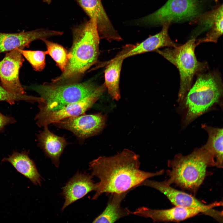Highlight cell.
Segmentation results:
<instances>
[{
  "instance_id": "6da1fadb",
  "label": "cell",
  "mask_w": 223,
  "mask_h": 223,
  "mask_svg": "<svg viewBox=\"0 0 223 223\" xmlns=\"http://www.w3.org/2000/svg\"><path fill=\"white\" fill-rule=\"evenodd\" d=\"M140 164L139 156L128 149L113 156H99L90 162L91 174L99 179L92 199H97L104 193L130 191L146 179L164 173V169L155 172L141 170Z\"/></svg>"
},
{
  "instance_id": "7a4b0ae2",
  "label": "cell",
  "mask_w": 223,
  "mask_h": 223,
  "mask_svg": "<svg viewBox=\"0 0 223 223\" xmlns=\"http://www.w3.org/2000/svg\"><path fill=\"white\" fill-rule=\"evenodd\" d=\"M72 43L68 52V61L65 70L52 83H72L95 64L99 55L100 38L95 21L85 20L72 29Z\"/></svg>"
},
{
  "instance_id": "3957f363",
  "label": "cell",
  "mask_w": 223,
  "mask_h": 223,
  "mask_svg": "<svg viewBox=\"0 0 223 223\" xmlns=\"http://www.w3.org/2000/svg\"><path fill=\"white\" fill-rule=\"evenodd\" d=\"M167 184L175 185L195 195L207 174L208 168L216 166L213 156L202 147L187 155L177 154L168 161Z\"/></svg>"
},
{
  "instance_id": "277c9868",
  "label": "cell",
  "mask_w": 223,
  "mask_h": 223,
  "mask_svg": "<svg viewBox=\"0 0 223 223\" xmlns=\"http://www.w3.org/2000/svg\"><path fill=\"white\" fill-rule=\"evenodd\" d=\"M196 81L181 103L186 110L185 122L188 124L220 102L223 95V84L217 71L197 75Z\"/></svg>"
},
{
  "instance_id": "5b68a950",
  "label": "cell",
  "mask_w": 223,
  "mask_h": 223,
  "mask_svg": "<svg viewBox=\"0 0 223 223\" xmlns=\"http://www.w3.org/2000/svg\"><path fill=\"white\" fill-rule=\"evenodd\" d=\"M195 38L175 47H168L156 50L158 53L178 69L180 76V86L178 102L181 103L192 86L195 76L206 71V62L198 61L195 54L197 46Z\"/></svg>"
},
{
  "instance_id": "8992f818",
  "label": "cell",
  "mask_w": 223,
  "mask_h": 223,
  "mask_svg": "<svg viewBox=\"0 0 223 223\" xmlns=\"http://www.w3.org/2000/svg\"><path fill=\"white\" fill-rule=\"evenodd\" d=\"M98 86L89 82L57 84L45 83L29 88L37 92L42 101L38 103L39 111H55L80 100L90 94Z\"/></svg>"
},
{
  "instance_id": "52a82bcc",
  "label": "cell",
  "mask_w": 223,
  "mask_h": 223,
  "mask_svg": "<svg viewBox=\"0 0 223 223\" xmlns=\"http://www.w3.org/2000/svg\"><path fill=\"white\" fill-rule=\"evenodd\" d=\"M199 0H168L160 8L142 19L140 22L151 25H159L167 22L179 23L193 20L201 13Z\"/></svg>"
},
{
  "instance_id": "ba28073f",
  "label": "cell",
  "mask_w": 223,
  "mask_h": 223,
  "mask_svg": "<svg viewBox=\"0 0 223 223\" xmlns=\"http://www.w3.org/2000/svg\"><path fill=\"white\" fill-rule=\"evenodd\" d=\"M140 186H147L159 191L164 194L175 206L198 209L202 213L212 217L218 222H223L222 211L213 209L216 207L222 206V201H216L206 204L193 195L172 187L166 183L164 180L158 181L147 179L143 181Z\"/></svg>"
},
{
  "instance_id": "9c48e42d",
  "label": "cell",
  "mask_w": 223,
  "mask_h": 223,
  "mask_svg": "<svg viewBox=\"0 0 223 223\" xmlns=\"http://www.w3.org/2000/svg\"><path fill=\"white\" fill-rule=\"evenodd\" d=\"M106 88L103 84L89 95L55 111H39L35 117L39 127H44L63 119L82 115L100 98Z\"/></svg>"
},
{
  "instance_id": "30bf717a",
  "label": "cell",
  "mask_w": 223,
  "mask_h": 223,
  "mask_svg": "<svg viewBox=\"0 0 223 223\" xmlns=\"http://www.w3.org/2000/svg\"><path fill=\"white\" fill-rule=\"evenodd\" d=\"M107 117L101 113L82 114L66 118L54 124L71 131L79 138L85 139L101 132L106 125Z\"/></svg>"
},
{
  "instance_id": "8fae6325",
  "label": "cell",
  "mask_w": 223,
  "mask_h": 223,
  "mask_svg": "<svg viewBox=\"0 0 223 223\" xmlns=\"http://www.w3.org/2000/svg\"><path fill=\"white\" fill-rule=\"evenodd\" d=\"M24 59L16 48L7 53L0 61V79L2 86L8 92L16 94H26L19 79L20 69Z\"/></svg>"
},
{
  "instance_id": "7c38bea8",
  "label": "cell",
  "mask_w": 223,
  "mask_h": 223,
  "mask_svg": "<svg viewBox=\"0 0 223 223\" xmlns=\"http://www.w3.org/2000/svg\"><path fill=\"white\" fill-rule=\"evenodd\" d=\"M75 0L90 19L95 21L100 39L110 42L122 40L106 13L101 0Z\"/></svg>"
},
{
  "instance_id": "4fadbf2b",
  "label": "cell",
  "mask_w": 223,
  "mask_h": 223,
  "mask_svg": "<svg viewBox=\"0 0 223 223\" xmlns=\"http://www.w3.org/2000/svg\"><path fill=\"white\" fill-rule=\"evenodd\" d=\"M62 32L39 28L17 33H0V53L28 46L32 42L62 35Z\"/></svg>"
},
{
  "instance_id": "5bb4252c",
  "label": "cell",
  "mask_w": 223,
  "mask_h": 223,
  "mask_svg": "<svg viewBox=\"0 0 223 223\" xmlns=\"http://www.w3.org/2000/svg\"><path fill=\"white\" fill-rule=\"evenodd\" d=\"M93 178L91 174L78 172L69 179L62 188L61 194L64 197L65 202L62 211L89 192L96 190L98 183L94 182Z\"/></svg>"
},
{
  "instance_id": "9a60e30c",
  "label": "cell",
  "mask_w": 223,
  "mask_h": 223,
  "mask_svg": "<svg viewBox=\"0 0 223 223\" xmlns=\"http://www.w3.org/2000/svg\"><path fill=\"white\" fill-rule=\"evenodd\" d=\"M202 213L198 209L175 206L164 209H151L146 207H139L130 214L151 219L153 222H179Z\"/></svg>"
},
{
  "instance_id": "2e32d148",
  "label": "cell",
  "mask_w": 223,
  "mask_h": 223,
  "mask_svg": "<svg viewBox=\"0 0 223 223\" xmlns=\"http://www.w3.org/2000/svg\"><path fill=\"white\" fill-rule=\"evenodd\" d=\"M223 5L201 13L195 19L200 32L208 31L205 37L196 40L197 46L202 43H216L223 34Z\"/></svg>"
},
{
  "instance_id": "e0dca14e",
  "label": "cell",
  "mask_w": 223,
  "mask_h": 223,
  "mask_svg": "<svg viewBox=\"0 0 223 223\" xmlns=\"http://www.w3.org/2000/svg\"><path fill=\"white\" fill-rule=\"evenodd\" d=\"M134 45H125L116 56L106 63L104 84L109 95L116 101L119 100L121 97L119 83L122 63L125 59L124 55L133 47Z\"/></svg>"
},
{
  "instance_id": "ac0fdd59",
  "label": "cell",
  "mask_w": 223,
  "mask_h": 223,
  "mask_svg": "<svg viewBox=\"0 0 223 223\" xmlns=\"http://www.w3.org/2000/svg\"><path fill=\"white\" fill-rule=\"evenodd\" d=\"M171 24L169 21L164 23L160 32L134 45L133 47L125 55V59L144 53L155 51L162 47H175L179 46L180 44L173 41L169 35L168 31Z\"/></svg>"
},
{
  "instance_id": "d6986e66",
  "label": "cell",
  "mask_w": 223,
  "mask_h": 223,
  "mask_svg": "<svg viewBox=\"0 0 223 223\" xmlns=\"http://www.w3.org/2000/svg\"><path fill=\"white\" fill-rule=\"evenodd\" d=\"M37 137L39 146L46 155L58 168L60 157L68 144L65 138L52 133L49 130L48 126L43 127V130L39 132Z\"/></svg>"
},
{
  "instance_id": "ffe728a7",
  "label": "cell",
  "mask_w": 223,
  "mask_h": 223,
  "mask_svg": "<svg viewBox=\"0 0 223 223\" xmlns=\"http://www.w3.org/2000/svg\"><path fill=\"white\" fill-rule=\"evenodd\" d=\"M28 154V151H26L21 153L14 151L8 157L4 158L2 161L9 162L18 172L28 178L33 184L40 186L42 177Z\"/></svg>"
},
{
  "instance_id": "44dd1931",
  "label": "cell",
  "mask_w": 223,
  "mask_h": 223,
  "mask_svg": "<svg viewBox=\"0 0 223 223\" xmlns=\"http://www.w3.org/2000/svg\"><path fill=\"white\" fill-rule=\"evenodd\" d=\"M129 191L112 193L103 211L93 221V223H112L130 214L127 208L121 206V202Z\"/></svg>"
},
{
  "instance_id": "7402d4cb",
  "label": "cell",
  "mask_w": 223,
  "mask_h": 223,
  "mask_svg": "<svg viewBox=\"0 0 223 223\" xmlns=\"http://www.w3.org/2000/svg\"><path fill=\"white\" fill-rule=\"evenodd\" d=\"M202 128L208 134V140L203 146L213 156L216 167H223V129L214 128L205 124L201 125Z\"/></svg>"
},
{
  "instance_id": "603a6c76",
  "label": "cell",
  "mask_w": 223,
  "mask_h": 223,
  "mask_svg": "<svg viewBox=\"0 0 223 223\" xmlns=\"http://www.w3.org/2000/svg\"><path fill=\"white\" fill-rule=\"evenodd\" d=\"M42 40L47 48L46 54L50 55L56 63L62 72L65 70L68 61V52L62 45L48 41L46 39Z\"/></svg>"
},
{
  "instance_id": "cb8c5ba5",
  "label": "cell",
  "mask_w": 223,
  "mask_h": 223,
  "mask_svg": "<svg viewBox=\"0 0 223 223\" xmlns=\"http://www.w3.org/2000/svg\"><path fill=\"white\" fill-rule=\"evenodd\" d=\"M24 48H19L23 56L29 63L33 69L37 71H42L46 65V51L24 50Z\"/></svg>"
},
{
  "instance_id": "d4e9b609",
  "label": "cell",
  "mask_w": 223,
  "mask_h": 223,
  "mask_svg": "<svg viewBox=\"0 0 223 223\" xmlns=\"http://www.w3.org/2000/svg\"><path fill=\"white\" fill-rule=\"evenodd\" d=\"M19 101L38 103L42 102V99L41 97L28 95L26 94H19L11 93L0 85V101H5L12 105L14 104L15 102Z\"/></svg>"
},
{
  "instance_id": "484cf974",
  "label": "cell",
  "mask_w": 223,
  "mask_h": 223,
  "mask_svg": "<svg viewBox=\"0 0 223 223\" xmlns=\"http://www.w3.org/2000/svg\"><path fill=\"white\" fill-rule=\"evenodd\" d=\"M16 121L12 117L4 115L0 112V132H2L6 125L14 123Z\"/></svg>"
},
{
  "instance_id": "4316f807",
  "label": "cell",
  "mask_w": 223,
  "mask_h": 223,
  "mask_svg": "<svg viewBox=\"0 0 223 223\" xmlns=\"http://www.w3.org/2000/svg\"><path fill=\"white\" fill-rule=\"evenodd\" d=\"M214 1L215 2H217L218 1V0H214Z\"/></svg>"
}]
</instances>
